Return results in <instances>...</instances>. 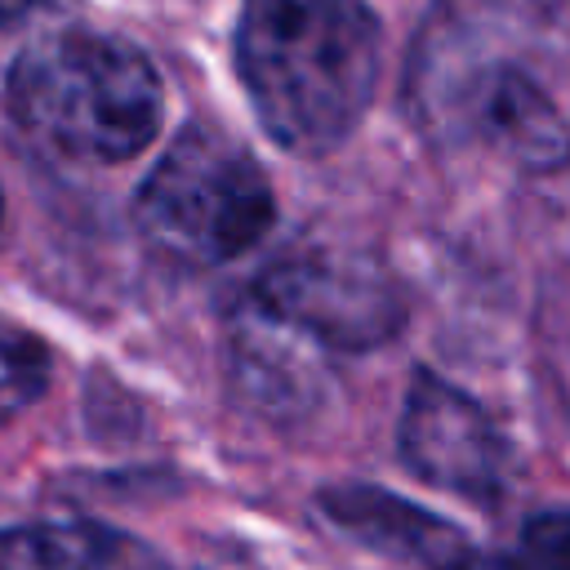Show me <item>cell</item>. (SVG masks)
Returning a JSON list of instances; mask_svg holds the SVG:
<instances>
[{"label": "cell", "instance_id": "cell-11", "mask_svg": "<svg viewBox=\"0 0 570 570\" xmlns=\"http://www.w3.org/2000/svg\"><path fill=\"white\" fill-rule=\"evenodd\" d=\"M468 570H534V566H525V561H512V557H490V552H476Z\"/></svg>", "mask_w": 570, "mask_h": 570}, {"label": "cell", "instance_id": "cell-12", "mask_svg": "<svg viewBox=\"0 0 570 570\" xmlns=\"http://www.w3.org/2000/svg\"><path fill=\"white\" fill-rule=\"evenodd\" d=\"M40 0H0V27H13V22H22L31 9H36Z\"/></svg>", "mask_w": 570, "mask_h": 570}, {"label": "cell", "instance_id": "cell-10", "mask_svg": "<svg viewBox=\"0 0 570 570\" xmlns=\"http://www.w3.org/2000/svg\"><path fill=\"white\" fill-rule=\"evenodd\" d=\"M548 352H552V370H557V383L561 392L570 396V307L552 321V334H548Z\"/></svg>", "mask_w": 570, "mask_h": 570}, {"label": "cell", "instance_id": "cell-13", "mask_svg": "<svg viewBox=\"0 0 570 570\" xmlns=\"http://www.w3.org/2000/svg\"><path fill=\"white\" fill-rule=\"evenodd\" d=\"M0 223H4V200H0Z\"/></svg>", "mask_w": 570, "mask_h": 570}, {"label": "cell", "instance_id": "cell-1", "mask_svg": "<svg viewBox=\"0 0 570 570\" xmlns=\"http://www.w3.org/2000/svg\"><path fill=\"white\" fill-rule=\"evenodd\" d=\"M383 31L365 0H240L236 71L258 125L298 156L338 147L365 116Z\"/></svg>", "mask_w": 570, "mask_h": 570}, {"label": "cell", "instance_id": "cell-4", "mask_svg": "<svg viewBox=\"0 0 570 570\" xmlns=\"http://www.w3.org/2000/svg\"><path fill=\"white\" fill-rule=\"evenodd\" d=\"M245 307L321 352H365L392 338L405 316V303L383 267L321 245L267 263V272L249 285Z\"/></svg>", "mask_w": 570, "mask_h": 570}, {"label": "cell", "instance_id": "cell-2", "mask_svg": "<svg viewBox=\"0 0 570 570\" xmlns=\"http://www.w3.org/2000/svg\"><path fill=\"white\" fill-rule=\"evenodd\" d=\"M160 111L156 67L120 36L53 31L9 67V116L62 160L120 165L156 138Z\"/></svg>", "mask_w": 570, "mask_h": 570}, {"label": "cell", "instance_id": "cell-5", "mask_svg": "<svg viewBox=\"0 0 570 570\" xmlns=\"http://www.w3.org/2000/svg\"><path fill=\"white\" fill-rule=\"evenodd\" d=\"M401 459L428 485L494 503L512 476V450L494 419L445 379L419 370L401 410Z\"/></svg>", "mask_w": 570, "mask_h": 570}, {"label": "cell", "instance_id": "cell-9", "mask_svg": "<svg viewBox=\"0 0 570 570\" xmlns=\"http://www.w3.org/2000/svg\"><path fill=\"white\" fill-rule=\"evenodd\" d=\"M525 552L543 570H570V512H543L525 525Z\"/></svg>", "mask_w": 570, "mask_h": 570}, {"label": "cell", "instance_id": "cell-6", "mask_svg": "<svg viewBox=\"0 0 570 570\" xmlns=\"http://www.w3.org/2000/svg\"><path fill=\"white\" fill-rule=\"evenodd\" d=\"M321 512L356 543L401 557L419 570H468V561L481 552L459 525L374 485H334L321 494Z\"/></svg>", "mask_w": 570, "mask_h": 570}, {"label": "cell", "instance_id": "cell-7", "mask_svg": "<svg viewBox=\"0 0 570 570\" xmlns=\"http://www.w3.org/2000/svg\"><path fill=\"white\" fill-rule=\"evenodd\" d=\"M0 570H169L147 543L94 521H36L0 530Z\"/></svg>", "mask_w": 570, "mask_h": 570}, {"label": "cell", "instance_id": "cell-8", "mask_svg": "<svg viewBox=\"0 0 570 570\" xmlns=\"http://www.w3.org/2000/svg\"><path fill=\"white\" fill-rule=\"evenodd\" d=\"M49 383V352L45 343L13 325L9 316H0V419H13L18 410H27Z\"/></svg>", "mask_w": 570, "mask_h": 570}, {"label": "cell", "instance_id": "cell-3", "mask_svg": "<svg viewBox=\"0 0 570 570\" xmlns=\"http://www.w3.org/2000/svg\"><path fill=\"white\" fill-rule=\"evenodd\" d=\"M272 214L276 205L263 165L218 125L183 129L134 200L147 245L183 267L240 258L272 227Z\"/></svg>", "mask_w": 570, "mask_h": 570}]
</instances>
